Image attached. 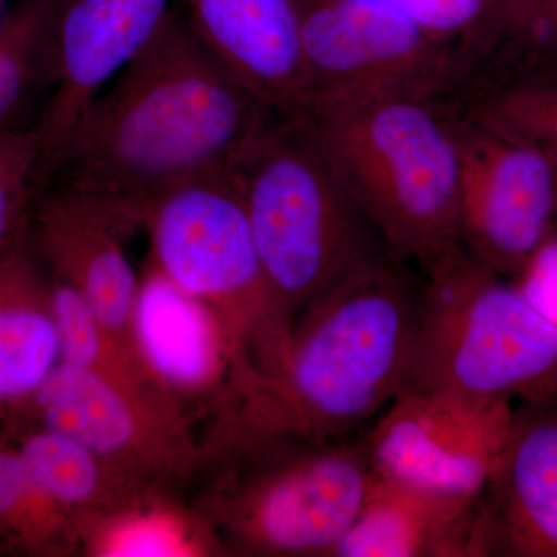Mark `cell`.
Here are the masks:
<instances>
[{
    "label": "cell",
    "mask_w": 557,
    "mask_h": 557,
    "mask_svg": "<svg viewBox=\"0 0 557 557\" xmlns=\"http://www.w3.org/2000/svg\"><path fill=\"white\" fill-rule=\"evenodd\" d=\"M276 113L197 39L177 7L84 110L49 183L143 226L171 190L230 177Z\"/></svg>",
    "instance_id": "1"
},
{
    "label": "cell",
    "mask_w": 557,
    "mask_h": 557,
    "mask_svg": "<svg viewBox=\"0 0 557 557\" xmlns=\"http://www.w3.org/2000/svg\"><path fill=\"white\" fill-rule=\"evenodd\" d=\"M298 314L276 373L249 403V423L314 438L364 431L408 387L420 287L381 255Z\"/></svg>",
    "instance_id": "2"
},
{
    "label": "cell",
    "mask_w": 557,
    "mask_h": 557,
    "mask_svg": "<svg viewBox=\"0 0 557 557\" xmlns=\"http://www.w3.org/2000/svg\"><path fill=\"white\" fill-rule=\"evenodd\" d=\"M295 116L392 258L424 273L461 248L458 110L450 98H380Z\"/></svg>",
    "instance_id": "3"
},
{
    "label": "cell",
    "mask_w": 557,
    "mask_h": 557,
    "mask_svg": "<svg viewBox=\"0 0 557 557\" xmlns=\"http://www.w3.org/2000/svg\"><path fill=\"white\" fill-rule=\"evenodd\" d=\"M406 388L471 401L557 398V318L458 248L424 271Z\"/></svg>",
    "instance_id": "4"
},
{
    "label": "cell",
    "mask_w": 557,
    "mask_h": 557,
    "mask_svg": "<svg viewBox=\"0 0 557 557\" xmlns=\"http://www.w3.org/2000/svg\"><path fill=\"white\" fill-rule=\"evenodd\" d=\"M230 178L293 319L350 271L391 255L296 116L276 113Z\"/></svg>",
    "instance_id": "5"
},
{
    "label": "cell",
    "mask_w": 557,
    "mask_h": 557,
    "mask_svg": "<svg viewBox=\"0 0 557 557\" xmlns=\"http://www.w3.org/2000/svg\"><path fill=\"white\" fill-rule=\"evenodd\" d=\"M214 518L234 552L332 556L357 522L375 479L366 432L314 438L240 424Z\"/></svg>",
    "instance_id": "6"
},
{
    "label": "cell",
    "mask_w": 557,
    "mask_h": 557,
    "mask_svg": "<svg viewBox=\"0 0 557 557\" xmlns=\"http://www.w3.org/2000/svg\"><path fill=\"white\" fill-rule=\"evenodd\" d=\"M150 267L218 310L259 381L273 379L293 318L271 288L247 212L230 177L200 180L150 207Z\"/></svg>",
    "instance_id": "7"
},
{
    "label": "cell",
    "mask_w": 557,
    "mask_h": 557,
    "mask_svg": "<svg viewBox=\"0 0 557 557\" xmlns=\"http://www.w3.org/2000/svg\"><path fill=\"white\" fill-rule=\"evenodd\" d=\"M300 3L304 100L299 113L380 98L453 100L474 75V62L463 47L423 30L391 0Z\"/></svg>",
    "instance_id": "8"
},
{
    "label": "cell",
    "mask_w": 557,
    "mask_h": 557,
    "mask_svg": "<svg viewBox=\"0 0 557 557\" xmlns=\"http://www.w3.org/2000/svg\"><path fill=\"white\" fill-rule=\"evenodd\" d=\"M458 148L461 248L519 282L557 242V166L541 150L460 110Z\"/></svg>",
    "instance_id": "9"
},
{
    "label": "cell",
    "mask_w": 557,
    "mask_h": 557,
    "mask_svg": "<svg viewBox=\"0 0 557 557\" xmlns=\"http://www.w3.org/2000/svg\"><path fill=\"white\" fill-rule=\"evenodd\" d=\"M512 417L511 401H471L405 388L364 432L380 474L479 500Z\"/></svg>",
    "instance_id": "10"
},
{
    "label": "cell",
    "mask_w": 557,
    "mask_h": 557,
    "mask_svg": "<svg viewBox=\"0 0 557 557\" xmlns=\"http://www.w3.org/2000/svg\"><path fill=\"white\" fill-rule=\"evenodd\" d=\"M14 423L40 424L78 440L145 487L152 478L185 471L194 457L182 412L170 399L65 362L7 428Z\"/></svg>",
    "instance_id": "11"
},
{
    "label": "cell",
    "mask_w": 557,
    "mask_h": 557,
    "mask_svg": "<svg viewBox=\"0 0 557 557\" xmlns=\"http://www.w3.org/2000/svg\"><path fill=\"white\" fill-rule=\"evenodd\" d=\"M132 350L180 409L186 399L215 403L236 420L256 387L244 348L218 310L149 267L131 318Z\"/></svg>",
    "instance_id": "12"
},
{
    "label": "cell",
    "mask_w": 557,
    "mask_h": 557,
    "mask_svg": "<svg viewBox=\"0 0 557 557\" xmlns=\"http://www.w3.org/2000/svg\"><path fill=\"white\" fill-rule=\"evenodd\" d=\"M178 0H64L54 30L49 100L33 131L50 180L81 115L149 42Z\"/></svg>",
    "instance_id": "13"
},
{
    "label": "cell",
    "mask_w": 557,
    "mask_h": 557,
    "mask_svg": "<svg viewBox=\"0 0 557 557\" xmlns=\"http://www.w3.org/2000/svg\"><path fill=\"white\" fill-rule=\"evenodd\" d=\"M137 228L101 201L60 183H49L40 193L30 228L47 273L78 289L102 327L131 354V318L141 278L126 240Z\"/></svg>",
    "instance_id": "14"
},
{
    "label": "cell",
    "mask_w": 557,
    "mask_h": 557,
    "mask_svg": "<svg viewBox=\"0 0 557 557\" xmlns=\"http://www.w3.org/2000/svg\"><path fill=\"white\" fill-rule=\"evenodd\" d=\"M471 556L557 557V398L515 408L480 500Z\"/></svg>",
    "instance_id": "15"
},
{
    "label": "cell",
    "mask_w": 557,
    "mask_h": 557,
    "mask_svg": "<svg viewBox=\"0 0 557 557\" xmlns=\"http://www.w3.org/2000/svg\"><path fill=\"white\" fill-rule=\"evenodd\" d=\"M197 39L281 115L304 100L300 0H178Z\"/></svg>",
    "instance_id": "16"
},
{
    "label": "cell",
    "mask_w": 557,
    "mask_h": 557,
    "mask_svg": "<svg viewBox=\"0 0 557 557\" xmlns=\"http://www.w3.org/2000/svg\"><path fill=\"white\" fill-rule=\"evenodd\" d=\"M480 500L375 471L364 508L333 557L471 556Z\"/></svg>",
    "instance_id": "17"
},
{
    "label": "cell",
    "mask_w": 557,
    "mask_h": 557,
    "mask_svg": "<svg viewBox=\"0 0 557 557\" xmlns=\"http://www.w3.org/2000/svg\"><path fill=\"white\" fill-rule=\"evenodd\" d=\"M61 362L49 278L28 236L0 267V437Z\"/></svg>",
    "instance_id": "18"
},
{
    "label": "cell",
    "mask_w": 557,
    "mask_h": 557,
    "mask_svg": "<svg viewBox=\"0 0 557 557\" xmlns=\"http://www.w3.org/2000/svg\"><path fill=\"white\" fill-rule=\"evenodd\" d=\"M5 437L16 445L40 490L73 522L129 504L146 490L78 440L54 429L14 423Z\"/></svg>",
    "instance_id": "19"
},
{
    "label": "cell",
    "mask_w": 557,
    "mask_h": 557,
    "mask_svg": "<svg viewBox=\"0 0 557 557\" xmlns=\"http://www.w3.org/2000/svg\"><path fill=\"white\" fill-rule=\"evenodd\" d=\"M454 102L468 119L533 146L557 166V65L478 73Z\"/></svg>",
    "instance_id": "20"
},
{
    "label": "cell",
    "mask_w": 557,
    "mask_h": 557,
    "mask_svg": "<svg viewBox=\"0 0 557 557\" xmlns=\"http://www.w3.org/2000/svg\"><path fill=\"white\" fill-rule=\"evenodd\" d=\"M78 545L73 519L35 482L9 437H0V555L61 556Z\"/></svg>",
    "instance_id": "21"
},
{
    "label": "cell",
    "mask_w": 557,
    "mask_h": 557,
    "mask_svg": "<svg viewBox=\"0 0 557 557\" xmlns=\"http://www.w3.org/2000/svg\"><path fill=\"white\" fill-rule=\"evenodd\" d=\"M78 544L86 537L95 555L110 557H183L207 552V541L185 515L141 504V496L109 511L76 520Z\"/></svg>",
    "instance_id": "22"
},
{
    "label": "cell",
    "mask_w": 557,
    "mask_h": 557,
    "mask_svg": "<svg viewBox=\"0 0 557 557\" xmlns=\"http://www.w3.org/2000/svg\"><path fill=\"white\" fill-rule=\"evenodd\" d=\"M474 58L475 73L557 65V0H491Z\"/></svg>",
    "instance_id": "23"
},
{
    "label": "cell",
    "mask_w": 557,
    "mask_h": 557,
    "mask_svg": "<svg viewBox=\"0 0 557 557\" xmlns=\"http://www.w3.org/2000/svg\"><path fill=\"white\" fill-rule=\"evenodd\" d=\"M49 277L51 313L60 335L62 362L91 370L121 386L168 398L149 379L134 354L102 327L86 298L69 282ZM170 399V398H168Z\"/></svg>",
    "instance_id": "24"
},
{
    "label": "cell",
    "mask_w": 557,
    "mask_h": 557,
    "mask_svg": "<svg viewBox=\"0 0 557 557\" xmlns=\"http://www.w3.org/2000/svg\"><path fill=\"white\" fill-rule=\"evenodd\" d=\"M64 0H22L0 21V131L40 79L53 73L54 30Z\"/></svg>",
    "instance_id": "25"
},
{
    "label": "cell",
    "mask_w": 557,
    "mask_h": 557,
    "mask_svg": "<svg viewBox=\"0 0 557 557\" xmlns=\"http://www.w3.org/2000/svg\"><path fill=\"white\" fill-rule=\"evenodd\" d=\"M46 186L33 127L0 131V267L30 236L33 211Z\"/></svg>",
    "instance_id": "26"
},
{
    "label": "cell",
    "mask_w": 557,
    "mask_h": 557,
    "mask_svg": "<svg viewBox=\"0 0 557 557\" xmlns=\"http://www.w3.org/2000/svg\"><path fill=\"white\" fill-rule=\"evenodd\" d=\"M423 30L457 44L474 62L475 38L490 11L491 0H391ZM475 64V62H474Z\"/></svg>",
    "instance_id": "27"
}]
</instances>
